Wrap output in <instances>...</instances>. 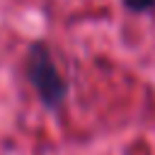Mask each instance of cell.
<instances>
[{
    "instance_id": "6da1fadb",
    "label": "cell",
    "mask_w": 155,
    "mask_h": 155,
    "mask_svg": "<svg viewBox=\"0 0 155 155\" xmlns=\"http://www.w3.org/2000/svg\"><path fill=\"white\" fill-rule=\"evenodd\" d=\"M31 78L46 99H58L63 94V82L58 73L53 70L51 61H46V56H36L31 61Z\"/></svg>"
},
{
    "instance_id": "7a4b0ae2",
    "label": "cell",
    "mask_w": 155,
    "mask_h": 155,
    "mask_svg": "<svg viewBox=\"0 0 155 155\" xmlns=\"http://www.w3.org/2000/svg\"><path fill=\"white\" fill-rule=\"evenodd\" d=\"M126 5L131 10H148V7L155 5V0H126Z\"/></svg>"
}]
</instances>
